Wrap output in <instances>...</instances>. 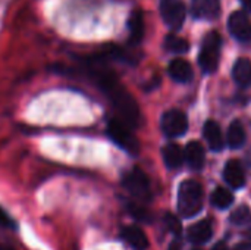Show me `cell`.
Returning a JSON list of instances; mask_svg holds the SVG:
<instances>
[{"mask_svg":"<svg viewBox=\"0 0 251 250\" xmlns=\"http://www.w3.org/2000/svg\"><path fill=\"white\" fill-rule=\"evenodd\" d=\"M194 250H200V249H194Z\"/></svg>","mask_w":251,"mask_h":250,"instance_id":"cell-31","label":"cell"},{"mask_svg":"<svg viewBox=\"0 0 251 250\" xmlns=\"http://www.w3.org/2000/svg\"><path fill=\"white\" fill-rule=\"evenodd\" d=\"M212 250H228V246H226L224 242H219L218 245H215V246H213V249Z\"/></svg>","mask_w":251,"mask_h":250,"instance_id":"cell-27","label":"cell"},{"mask_svg":"<svg viewBox=\"0 0 251 250\" xmlns=\"http://www.w3.org/2000/svg\"><path fill=\"white\" fill-rule=\"evenodd\" d=\"M224 178L232 189H241L246 184V175L241 164L235 159L229 161L224 169Z\"/></svg>","mask_w":251,"mask_h":250,"instance_id":"cell-13","label":"cell"},{"mask_svg":"<svg viewBox=\"0 0 251 250\" xmlns=\"http://www.w3.org/2000/svg\"><path fill=\"white\" fill-rule=\"evenodd\" d=\"M191 12L199 19H215L221 15V0H193Z\"/></svg>","mask_w":251,"mask_h":250,"instance_id":"cell-9","label":"cell"},{"mask_svg":"<svg viewBox=\"0 0 251 250\" xmlns=\"http://www.w3.org/2000/svg\"><path fill=\"white\" fill-rule=\"evenodd\" d=\"M169 250H181V245H179V242H178V240H175L174 243H171Z\"/></svg>","mask_w":251,"mask_h":250,"instance_id":"cell-28","label":"cell"},{"mask_svg":"<svg viewBox=\"0 0 251 250\" xmlns=\"http://www.w3.org/2000/svg\"><path fill=\"white\" fill-rule=\"evenodd\" d=\"M234 250H251V245L250 243H240L234 248Z\"/></svg>","mask_w":251,"mask_h":250,"instance_id":"cell-26","label":"cell"},{"mask_svg":"<svg viewBox=\"0 0 251 250\" xmlns=\"http://www.w3.org/2000/svg\"><path fill=\"white\" fill-rule=\"evenodd\" d=\"M0 250H15V249H12V248L6 246V245H3V243H0Z\"/></svg>","mask_w":251,"mask_h":250,"instance_id":"cell-30","label":"cell"},{"mask_svg":"<svg viewBox=\"0 0 251 250\" xmlns=\"http://www.w3.org/2000/svg\"><path fill=\"white\" fill-rule=\"evenodd\" d=\"M185 13L182 0H160V15L171 29H179L184 25Z\"/></svg>","mask_w":251,"mask_h":250,"instance_id":"cell-6","label":"cell"},{"mask_svg":"<svg viewBox=\"0 0 251 250\" xmlns=\"http://www.w3.org/2000/svg\"><path fill=\"white\" fill-rule=\"evenodd\" d=\"M212 205L219 208V209H226L232 205L234 202V194L231 190H226L224 187H218L213 193H212Z\"/></svg>","mask_w":251,"mask_h":250,"instance_id":"cell-20","label":"cell"},{"mask_svg":"<svg viewBox=\"0 0 251 250\" xmlns=\"http://www.w3.org/2000/svg\"><path fill=\"white\" fill-rule=\"evenodd\" d=\"M160 127H162V131L168 137H179V136L185 134V131L188 128L187 115L179 109H171L163 113Z\"/></svg>","mask_w":251,"mask_h":250,"instance_id":"cell-7","label":"cell"},{"mask_svg":"<svg viewBox=\"0 0 251 250\" xmlns=\"http://www.w3.org/2000/svg\"><path fill=\"white\" fill-rule=\"evenodd\" d=\"M203 208V187L194 180H187L179 186L178 211L184 218H193Z\"/></svg>","mask_w":251,"mask_h":250,"instance_id":"cell-2","label":"cell"},{"mask_svg":"<svg viewBox=\"0 0 251 250\" xmlns=\"http://www.w3.org/2000/svg\"><path fill=\"white\" fill-rule=\"evenodd\" d=\"M168 72L171 78L176 83H190L193 80V68L185 59H174L169 63Z\"/></svg>","mask_w":251,"mask_h":250,"instance_id":"cell-12","label":"cell"},{"mask_svg":"<svg viewBox=\"0 0 251 250\" xmlns=\"http://www.w3.org/2000/svg\"><path fill=\"white\" fill-rule=\"evenodd\" d=\"M162 155H163V161H165L166 167L171 168V169H175V168L181 167L182 162H184V152L175 143L166 144L163 147V150H162Z\"/></svg>","mask_w":251,"mask_h":250,"instance_id":"cell-18","label":"cell"},{"mask_svg":"<svg viewBox=\"0 0 251 250\" xmlns=\"http://www.w3.org/2000/svg\"><path fill=\"white\" fill-rule=\"evenodd\" d=\"M203 136L209 144V147L215 152L221 150L224 147V139H222V131L218 122L215 121H207L203 127Z\"/></svg>","mask_w":251,"mask_h":250,"instance_id":"cell-15","label":"cell"},{"mask_svg":"<svg viewBox=\"0 0 251 250\" xmlns=\"http://www.w3.org/2000/svg\"><path fill=\"white\" fill-rule=\"evenodd\" d=\"M88 72L97 87L109 97L113 108L116 109L119 119L129 127H138L141 124V111L132 94L119 83L116 75L110 69L97 68L88 65Z\"/></svg>","mask_w":251,"mask_h":250,"instance_id":"cell-1","label":"cell"},{"mask_svg":"<svg viewBox=\"0 0 251 250\" xmlns=\"http://www.w3.org/2000/svg\"><path fill=\"white\" fill-rule=\"evenodd\" d=\"M0 227H4V228H12L15 227L13 225V220L6 214V211L0 206Z\"/></svg>","mask_w":251,"mask_h":250,"instance_id":"cell-25","label":"cell"},{"mask_svg":"<svg viewBox=\"0 0 251 250\" xmlns=\"http://www.w3.org/2000/svg\"><path fill=\"white\" fill-rule=\"evenodd\" d=\"M165 225H166V228H168L176 239L182 234V225H181L179 220H178L175 215L166 214V215H165Z\"/></svg>","mask_w":251,"mask_h":250,"instance_id":"cell-23","label":"cell"},{"mask_svg":"<svg viewBox=\"0 0 251 250\" xmlns=\"http://www.w3.org/2000/svg\"><path fill=\"white\" fill-rule=\"evenodd\" d=\"M128 28H129V41L132 44H138L143 37H144V16L143 12L135 9L128 21Z\"/></svg>","mask_w":251,"mask_h":250,"instance_id":"cell-16","label":"cell"},{"mask_svg":"<svg viewBox=\"0 0 251 250\" xmlns=\"http://www.w3.org/2000/svg\"><path fill=\"white\" fill-rule=\"evenodd\" d=\"M129 212H131V215L134 217V218H137L138 221H150L151 218H150V214L144 209V208H141V206H138V205H131L129 206Z\"/></svg>","mask_w":251,"mask_h":250,"instance_id":"cell-24","label":"cell"},{"mask_svg":"<svg viewBox=\"0 0 251 250\" xmlns=\"http://www.w3.org/2000/svg\"><path fill=\"white\" fill-rule=\"evenodd\" d=\"M121 237L135 250H146L149 248V239L146 233L137 225H126L121 231Z\"/></svg>","mask_w":251,"mask_h":250,"instance_id":"cell-10","label":"cell"},{"mask_svg":"<svg viewBox=\"0 0 251 250\" xmlns=\"http://www.w3.org/2000/svg\"><path fill=\"white\" fill-rule=\"evenodd\" d=\"M165 49L172 53H185L190 49V44L185 38L178 37L175 34H169L165 38Z\"/></svg>","mask_w":251,"mask_h":250,"instance_id":"cell-21","label":"cell"},{"mask_svg":"<svg viewBox=\"0 0 251 250\" xmlns=\"http://www.w3.org/2000/svg\"><path fill=\"white\" fill-rule=\"evenodd\" d=\"M246 143V131L241 121L235 119L228 128V144L232 149H240Z\"/></svg>","mask_w":251,"mask_h":250,"instance_id":"cell-19","label":"cell"},{"mask_svg":"<svg viewBox=\"0 0 251 250\" xmlns=\"http://www.w3.org/2000/svg\"><path fill=\"white\" fill-rule=\"evenodd\" d=\"M241 1H243L244 7H246L247 10H250L251 12V0H241Z\"/></svg>","mask_w":251,"mask_h":250,"instance_id":"cell-29","label":"cell"},{"mask_svg":"<svg viewBox=\"0 0 251 250\" xmlns=\"http://www.w3.org/2000/svg\"><path fill=\"white\" fill-rule=\"evenodd\" d=\"M232 77L240 87L251 85V62L246 57H241L235 62L232 69Z\"/></svg>","mask_w":251,"mask_h":250,"instance_id":"cell-17","label":"cell"},{"mask_svg":"<svg viewBox=\"0 0 251 250\" xmlns=\"http://www.w3.org/2000/svg\"><path fill=\"white\" fill-rule=\"evenodd\" d=\"M228 28L238 41L241 43L251 41V22L246 13L234 12L228 19Z\"/></svg>","mask_w":251,"mask_h":250,"instance_id":"cell-8","label":"cell"},{"mask_svg":"<svg viewBox=\"0 0 251 250\" xmlns=\"http://www.w3.org/2000/svg\"><path fill=\"white\" fill-rule=\"evenodd\" d=\"M184 159L187 161V164L190 165V168L199 171L203 168L204 165V149L201 146V143L199 141H190L185 147V152H184Z\"/></svg>","mask_w":251,"mask_h":250,"instance_id":"cell-14","label":"cell"},{"mask_svg":"<svg viewBox=\"0 0 251 250\" xmlns=\"http://www.w3.org/2000/svg\"><path fill=\"white\" fill-rule=\"evenodd\" d=\"M231 222L237 227H246L251 224V211L249 206H240L231 214Z\"/></svg>","mask_w":251,"mask_h":250,"instance_id":"cell-22","label":"cell"},{"mask_svg":"<svg viewBox=\"0 0 251 250\" xmlns=\"http://www.w3.org/2000/svg\"><path fill=\"white\" fill-rule=\"evenodd\" d=\"M213 234V228H212V222L209 220H203L200 222H196L194 225H191L188 228V240L194 245H203L207 243L210 240Z\"/></svg>","mask_w":251,"mask_h":250,"instance_id":"cell-11","label":"cell"},{"mask_svg":"<svg viewBox=\"0 0 251 250\" xmlns=\"http://www.w3.org/2000/svg\"><path fill=\"white\" fill-rule=\"evenodd\" d=\"M107 136L110 140L119 146L122 150L128 152L129 155L135 156L140 153V141L135 134L131 131V127L126 125L119 118H112L107 122Z\"/></svg>","mask_w":251,"mask_h":250,"instance_id":"cell-3","label":"cell"},{"mask_svg":"<svg viewBox=\"0 0 251 250\" xmlns=\"http://www.w3.org/2000/svg\"><path fill=\"white\" fill-rule=\"evenodd\" d=\"M122 186L125 190L134 196L137 200L141 202H149L151 199V187H150V180L149 177L138 168H134L128 171L124 178H122Z\"/></svg>","mask_w":251,"mask_h":250,"instance_id":"cell-5","label":"cell"},{"mask_svg":"<svg viewBox=\"0 0 251 250\" xmlns=\"http://www.w3.org/2000/svg\"><path fill=\"white\" fill-rule=\"evenodd\" d=\"M221 47H222L221 34L218 31H210L204 37L199 55V63L206 74H212L218 69L221 60Z\"/></svg>","mask_w":251,"mask_h":250,"instance_id":"cell-4","label":"cell"}]
</instances>
